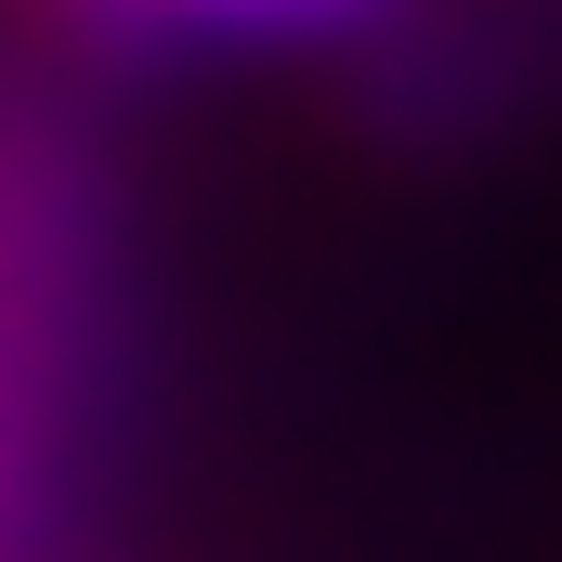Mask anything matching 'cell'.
<instances>
[{
  "instance_id": "1",
  "label": "cell",
  "mask_w": 562,
  "mask_h": 562,
  "mask_svg": "<svg viewBox=\"0 0 562 562\" xmlns=\"http://www.w3.org/2000/svg\"><path fill=\"white\" fill-rule=\"evenodd\" d=\"M53 13L105 53H157V40H340L380 0H53Z\"/></svg>"
}]
</instances>
